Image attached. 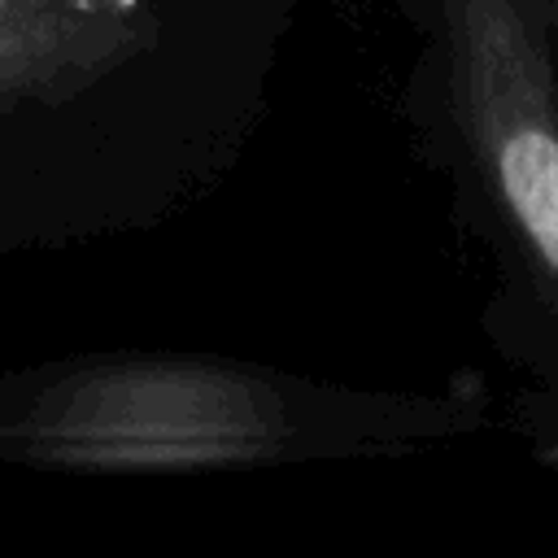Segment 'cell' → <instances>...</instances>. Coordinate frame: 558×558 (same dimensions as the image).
I'll list each match as a JSON object with an SVG mask.
<instances>
[{"label": "cell", "instance_id": "1", "mask_svg": "<svg viewBox=\"0 0 558 558\" xmlns=\"http://www.w3.org/2000/svg\"><path fill=\"white\" fill-rule=\"evenodd\" d=\"M331 392L187 353L78 357L0 379V458L74 471H201L336 445Z\"/></svg>", "mask_w": 558, "mask_h": 558}, {"label": "cell", "instance_id": "2", "mask_svg": "<svg viewBox=\"0 0 558 558\" xmlns=\"http://www.w3.org/2000/svg\"><path fill=\"white\" fill-rule=\"evenodd\" d=\"M449 109L471 170L558 318V78L545 0H440Z\"/></svg>", "mask_w": 558, "mask_h": 558}, {"label": "cell", "instance_id": "3", "mask_svg": "<svg viewBox=\"0 0 558 558\" xmlns=\"http://www.w3.org/2000/svg\"><path fill=\"white\" fill-rule=\"evenodd\" d=\"M153 31L144 0H0V118L83 96Z\"/></svg>", "mask_w": 558, "mask_h": 558}, {"label": "cell", "instance_id": "4", "mask_svg": "<svg viewBox=\"0 0 558 558\" xmlns=\"http://www.w3.org/2000/svg\"><path fill=\"white\" fill-rule=\"evenodd\" d=\"M549 26H554V31H558V0H554V4H549Z\"/></svg>", "mask_w": 558, "mask_h": 558}]
</instances>
